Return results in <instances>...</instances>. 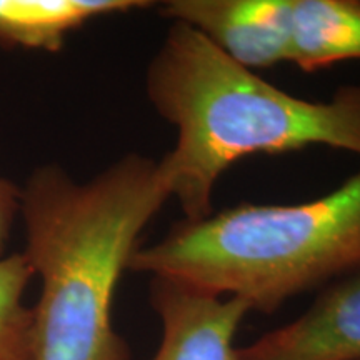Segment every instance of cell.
I'll list each match as a JSON object with an SVG mask.
<instances>
[{
  "instance_id": "obj_1",
  "label": "cell",
  "mask_w": 360,
  "mask_h": 360,
  "mask_svg": "<svg viewBox=\"0 0 360 360\" xmlns=\"http://www.w3.org/2000/svg\"><path fill=\"white\" fill-rule=\"evenodd\" d=\"M172 199L160 159L130 152L80 182L58 164L39 165L20 188L22 250L40 295L35 360H129L112 322L120 277L139 237Z\"/></svg>"
},
{
  "instance_id": "obj_2",
  "label": "cell",
  "mask_w": 360,
  "mask_h": 360,
  "mask_svg": "<svg viewBox=\"0 0 360 360\" xmlns=\"http://www.w3.org/2000/svg\"><path fill=\"white\" fill-rule=\"evenodd\" d=\"M146 94L177 130L174 148L160 162L187 220L214 212L220 177L245 157L312 146L360 157V85H340L327 101L295 97L180 22H170L148 60Z\"/></svg>"
},
{
  "instance_id": "obj_3",
  "label": "cell",
  "mask_w": 360,
  "mask_h": 360,
  "mask_svg": "<svg viewBox=\"0 0 360 360\" xmlns=\"http://www.w3.org/2000/svg\"><path fill=\"white\" fill-rule=\"evenodd\" d=\"M360 267V172L314 200L244 204L175 222L129 270L274 314Z\"/></svg>"
},
{
  "instance_id": "obj_4",
  "label": "cell",
  "mask_w": 360,
  "mask_h": 360,
  "mask_svg": "<svg viewBox=\"0 0 360 360\" xmlns=\"http://www.w3.org/2000/svg\"><path fill=\"white\" fill-rule=\"evenodd\" d=\"M159 12L250 70L287 62L289 0H167Z\"/></svg>"
},
{
  "instance_id": "obj_5",
  "label": "cell",
  "mask_w": 360,
  "mask_h": 360,
  "mask_svg": "<svg viewBox=\"0 0 360 360\" xmlns=\"http://www.w3.org/2000/svg\"><path fill=\"white\" fill-rule=\"evenodd\" d=\"M236 360H360V267L322 287L292 322L237 347Z\"/></svg>"
},
{
  "instance_id": "obj_6",
  "label": "cell",
  "mask_w": 360,
  "mask_h": 360,
  "mask_svg": "<svg viewBox=\"0 0 360 360\" xmlns=\"http://www.w3.org/2000/svg\"><path fill=\"white\" fill-rule=\"evenodd\" d=\"M148 302L160 322L159 347L150 360H236V335L250 314L240 299L150 277Z\"/></svg>"
},
{
  "instance_id": "obj_7",
  "label": "cell",
  "mask_w": 360,
  "mask_h": 360,
  "mask_svg": "<svg viewBox=\"0 0 360 360\" xmlns=\"http://www.w3.org/2000/svg\"><path fill=\"white\" fill-rule=\"evenodd\" d=\"M152 6L147 0H0V45L53 53L90 20Z\"/></svg>"
},
{
  "instance_id": "obj_8",
  "label": "cell",
  "mask_w": 360,
  "mask_h": 360,
  "mask_svg": "<svg viewBox=\"0 0 360 360\" xmlns=\"http://www.w3.org/2000/svg\"><path fill=\"white\" fill-rule=\"evenodd\" d=\"M360 60V0H289L287 62L305 74Z\"/></svg>"
},
{
  "instance_id": "obj_9",
  "label": "cell",
  "mask_w": 360,
  "mask_h": 360,
  "mask_svg": "<svg viewBox=\"0 0 360 360\" xmlns=\"http://www.w3.org/2000/svg\"><path fill=\"white\" fill-rule=\"evenodd\" d=\"M32 278L22 252L0 257V360H35L34 312L24 302Z\"/></svg>"
},
{
  "instance_id": "obj_10",
  "label": "cell",
  "mask_w": 360,
  "mask_h": 360,
  "mask_svg": "<svg viewBox=\"0 0 360 360\" xmlns=\"http://www.w3.org/2000/svg\"><path fill=\"white\" fill-rule=\"evenodd\" d=\"M20 217V187L0 177V257H4L15 220Z\"/></svg>"
}]
</instances>
